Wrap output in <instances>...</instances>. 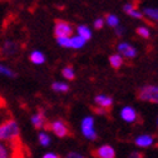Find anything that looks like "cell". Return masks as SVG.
<instances>
[{"mask_svg": "<svg viewBox=\"0 0 158 158\" xmlns=\"http://www.w3.org/2000/svg\"><path fill=\"white\" fill-rule=\"evenodd\" d=\"M77 33H78L79 36H82L83 39H85L87 42L92 38V31H90V29L87 25H79L77 28Z\"/></svg>", "mask_w": 158, "mask_h": 158, "instance_id": "17", "label": "cell"}, {"mask_svg": "<svg viewBox=\"0 0 158 158\" xmlns=\"http://www.w3.org/2000/svg\"><path fill=\"white\" fill-rule=\"evenodd\" d=\"M92 154L95 158H115V152L110 146H102L98 149H94Z\"/></svg>", "mask_w": 158, "mask_h": 158, "instance_id": "9", "label": "cell"}, {"mask_svg": "<svg viewBox=\"0 0 158 158\" xmlns=\"http://www.w3.org/2000/svg\"><path fill=\"white\" fill-rule=\"evenodd\" d=\"M19 138H20V129L13 118H9L3 123H0V142L10 143Z\"/></svg>", "mask_w": 158, "mask_h": 158, "instance_id": "1", "label": "cell"}, {"mask_svg": "<svg viewBox=\"0 0 158 158\" xmlns=\"http://www.w3.org/2000/svg\"><path fill=\"white\" fill-rule=\"evenodd\" d=\"M142 13H143V16L151 19L152 22L158 23V9H156V8H144Z\"/></svg>", "mask_w": 158, "mask_h": 158, "instance_id": "15", "label": "cell"}, {"mask_svg": "<svg viewBox=\"0 0 158 158\" xmlns=\"http://www.w3.org/2000/svg\"><path fill=\"white\" fill-rule=\"evenodd\" d=\"M62 75L67 79V81H73V79L75 78V72L72 67H65L62 69Z\"/></svg>", "mask_w": 158, "mask_h": 158, "instance_id": "22", "label": "cell"}, {"mask_svg": "<svg viewBox=\"0 0 158 158\" xmlns=\"http://www.w3.org/2000/svg\"><path fill=\"white\" fill-rule=\"evenodd\" d=\"M0 75L8 77V78H14L16 74H15V72L11 68H9V67H6V65L0 63Z\"/></svg>", "mask_w": 158, "mask_h": 158, "instance_id": "21", "label": "cell"}, {"mask_svg": "<svg viewBox=\"0 0 158 158\" xmlns=\"http://www.w3.org/2000/svg\"><path fill=\"white\" fill-rule=\"evenodd\" d=\"M67 158H84V157H83V156H81V154H78V153L72 152V153H69V154L67 156Z\"/></svg>", "mask_w": 158, "mask_h": 158, "instance_id": "30", "label": "cell"}, {"mask_svg": "<svg viewBox=\"0 0 158 158\" xmlns=\"http://www.w3.org/2000/svg\"><path fill=\"white\" fill-rule=\"evenodd\" d=\"M138 98H139L141 101H144V102L158 103V92H157L154 85H147L139 90Z\"/></svg>", "mask_w": 158, "mask_h": 158, "instance_id": "4", "label": "cell"}, {"mask_svg": "<svg viewBox=\"0 0 158 158\" xmlns=\"http://www.w3.org/2000/svg\"><path fill=\"white\" fill-rule=\"evenodd\" d=\"M134 9H135V5L132 4V3H128V4H124V5H123V10H124V13H127V14H129V13L133 11Z\"/></svg>", "mask_w": 158, "mask_h": 158, "instance_id": "28", "label": "cell"}, {"mask_svg": "<svg viewBox=\"0 0 158 158\" xmlns=\"http://www.w3.org/2000/svg\"><path fill=\"white\" fill-rule=\"evenodd\" d=\"M82 131L83 134L88 138V139H95L97 138V133L94 131V119L92 117H87L82 122Z\"/></svg>", "mask_w": 158, "mask_h": 158, "instance_id": "6", "label": "cell"}, {"mask_svg": "<svg viewBox=\"0 0 158 158\" xmlns=\"http://www.w3.org/2000/svg\"><path fill=\"white\" fill-rule=\"evenodd\" d=\"M73 33V27L64 22V20H56L55 25H54V34L56 38H65V36H70Z\"/></svg>", "mask_w": 158, "mask_h": 158, "instance_id": "5", "label": "cell"}, {"mask_svg": "<svg viewBox=\"0 0 158 158\" xmlns=\"http://www.w3.org/2000/svg\"><path fill=\"white\" fill-rule=\"evenodd\" d=\"M128 158H144V154L141 153V152H133V153L129 154Z\"/></svg>", "mask_w": 158, "mask_h": 158, "instance_id": "29", "label": "cell"}, {"mask_svg": "<svg viewBox=\"0 0 158 158\" xmlns=\"http://www.w3.org/2000/svg\"><path fill=\"white\" fill-rule=\"evenodd\" d=\"M85 43H87L85 39H83L79 35L70 36V49H81L85 45Z\"/></svg>", "mask_w": 158, "mask_h": 158, "instance_id": "13", "label": "cell"}, {"mask_svg": "<svg viewBox=\"0 0 158 158\" xmlns=\"http://www.w3.org/2000/svg\"><path fill=\"white\" fill-rule=\"evenodd\" d=\"M30 121H31V124L35 129H45L48 122H47V117L44 114V112L42 109H39L38 113H35L34 115H31L30 118Z\"/></svg>", "mask_w": 158, "mask_h": 158, "instance_id": "8", "label": "cell"}, {"mask_svg": "<svg viewBox=\"0 0 158 158\" xmlns=\"http://www.w3.org/2000/svg\"><path fill=\"white\" fill-rule=\"evenodd\" d=\"M29 59L33 64H36V65H40V64L45 63V55L40 50H33L29 55Z\"/></svg>", "mask_w": 158, "mask_h": 158, "instance_id": "12", "label": "cell"}, {"mask_svg": "<svg viewBox=\"0 0 158 158\" xmlns=\"http://www.w3.org/2000/svg\"><path fill=\"white\" fill-rule=\"evenodd\" d=\"M43 158H60V157L56 156V154H54V153H48V154H45Z\"/></svg>", "mask_w": 158, "mask_h": 158, "instance_id": "32", "label": "cell"}, {"mask_svg": "<svg viewBox=\"0 0 158 158\" xmlns=\"http://www.w3.org/2000/svg\"><path fill=\"white\" fill-rule=\"evenodd\" d=\"M129 15H131L132 18H134V19H142V18H143V13L139 11V10H137V9H134L133 11H131Z\"/></svg>", "mask_w": 158, "mask_h": 158, "instance_id": "27", "label": "cell"}, {"mask_svg": "<svg viewBox=\"0 0 158 158\" xmlns=\"http://www.w3.org/2000/svg\"><path fill=\"white\" fill-rule=\"evenodd\" d=\"M94 101H95V103H97L98 106L102 107V108H104V109L110 108L112 104H113V99H112V98L108 97V95H103V94L97 95V97L94 98Z\"/></svg>", "mask_w": 158, "mask_h": 158, "instance_id": "11", "label": "cell"}, {"mask_svg": "<svg viewBox=\"0 0 158 158\" xmlns=\"http://www.w3.org/2000/svg\"><path fill=\"white\" fill-rule=\"evenodd\" d=\"M45 129L48 131H52L56 137H59V138H64V137H67V135H70V131H69V127L65 124V122L64 121H62V119H56V121H54V122H52L50 124L48 123L47 124V127H45Z\"/></svg>", "mask_w": 158, "mask_h": 158, "instance_id": "3", "label": "cell"}, {"mask_svg": "<svg viewBox=\"0 0 158 158\" xmlns=\"http://www.w3.org/2000/svg\"><path fill=\"white\" fill-rule=\"evenodd\" d=\"M117 49H118V54H121L122 56L128 58V59H133L137 55V49L132 44L126 43V42H122L118 44Z\"/></svg>", "mask_w": 158, "mask_h": 158, "instance_id": "7", "label": "cell"}, {"mask_svg": "<svg viewBox=\"0 0 158 158\" xmlns=\"http://www.w3.org/2000/svg\"><path fill=\"white\" fill-rule=\"evenodd\" d=\"M109 63L114 69L121 68L123 64V56L121 54H113L109 56Z\"/></svg>", "mask_w": 158, "mask_h": 158, "instance_id": "16", "label": "cell"}, {"mask_svg": "<svg viewBox=\"0 0 158 158\" xmlns=\"http://www.w3.org/2000/svg\"><path fill=\"white\" fill-rule=\"evenodd\" d=\"M3 107H4V101L2 99V98H0V109H2Z\"/></svg>", "mask_w": 158, "mask_h": 158, "instance_id": "33", "label": "cell"}, {"mask_svg": "<svg viewBox=\"0 0 158 158\" xmlns=\"http://www.w3.org/2000/svg\"><path fill=\"white\" fill-rule=\"evenodd\" d=\"M56 43L62 48H70V36L65 38H56Z\"/></svg>", "mask_w": 158, "mask_h": 158, "instance_id": "24", "label": "cell"}, {"mask_svg": "<svg viewBox=\"0 0 158 158\" xmlns=\"http://www.w3.org/2000/svg\"><path fill=\"white\" fill-rule=\"evenodd\" d=\"M38 139H39V143H40L42 146H44V147L49 146V143H50V137H49L47 133H44V132H40V133H39Z\"/></svg>", "mask_w": 158, "mask_h": 158, "instance_id": "23", "label": "cell"}, {"mask_svg": "<svg viewBox=\"0 0 158 158\" xmlns=\"http://www.w3.org/2000/svg\"><path fill=\"white\" fill-rule=\"evenodd\" d=\"M19 50H20V47H19V43L15 40H11V39H6L0 45V56L3 58H11L15 56L16 54H19Z\"/></svg>", "mask_w": 158, "mask_h": 158, "instance_id": "2", "label": "cell"}, {"mask_svg": "<svg viewBox=\"0 0 158 158\" xmlns=\"http://www.w3.org/2000/svg\"><path fill=\"white\" fill-rule=\"evenodd\" d=\"M121 117H122L123 121H126L128 123H132L137 119V112L132 107H124L121 110Z\"/></svg>", "mask_w": 158, "mask_h": 158, "instance_id": "10", "label": "cell"}, {"mask_svg": "<svg viewBox=\"0 0 158 158\" xmlns=\"http://www.w3.org/2000/svg\"><path fill=\"white\" fill-rule=\"evenodd\" d=\"M153 143V138L151 135H141L135 139V144L139 147H148Z\"/></svg>", "mask_w": 158, "mask_h": 158, "instance_id": "18", "label": "cell"}, {"mask_svg": "<svg viewBox=\"0 0 158 158\" xmlns=\"http://www.w3.org/2000/svg\"><path fill=\"white\" fill-rule=\"evenodd\" d=\"M104 24H106V20H104V19H102V18L95 19V22H94V28H95V29H102V28L104 27Z\"/></svg>", "mask_w": 158, "mask_h": 158, "instance_id": "26", "label": "cell"}, {"mask_svg": "<svg viewBox=\"0 0 158 158\" xmlns=\"http://www.w3.org/2000/svg\"><path fill=\"white\" fill-rule=\"evenodd\" d=\"M52 89L54 92H59V93H65L69 90V85L67 83H63V82H54L52 84Z\"/></svg>", "mask_w": 158, "mask_h": 158, "instance_id": "19", "label": "cell"}, {"mask_svg": "<svg viewBox=\"0 0 158 158\" xmlns=\"http://www.w3.org/2000/svg\"><path fill=\"white\" fill-rule=\"evenodd\" d=\"M11 153H13V144L11 143L0 142V158H10Z\"/></svg>", "mask_w": 158, "mask_h": 158, "instance_id": "14", "label": "cell"}, {"mask_svg": "<svg viewBox=\"0 0 158 158\" xmlns=\"http://www.w3.org/2000/svg\"><path fill=\"white\" fill-rule=\"evenodd\" d=\"M106 24H108V27L117 28V27H119V19L114 14H109L106 16Z\"/></svg>", "mask_w": 158, "mask_h": 158, "instance_id": "20", "label": "cell"}, {"mask_svg": "<svg viewBox=\"0 0 158 158\" xmlns=\"http://www.w3.org/2000/svg\"><path fill=\"white\" fill-rule=\"evenodd\" d=\"M137 34L139 35V36H142V38H144V39H148V38L151 36V31H149L148 28H146V27L137 28Z\"/></svg>", "mask_w": 158, "mask_h": 158, "instance_id": "25", "label": "cell"}, {"mask_svg": "<svg viewBox=\"0 0 158 158\" xmlns=\"http://www.w3.org/2000/svg\"><path fill=\"white\" fill-rule=\"evenodd\" d=\"M123 31H124V28H122V27H117L115 28V33H117V35H123Z\"/></svg>", "mask_w": 158, "mask_h": 158, "instance_id": "31", "label": "cell"}]
</instances>
